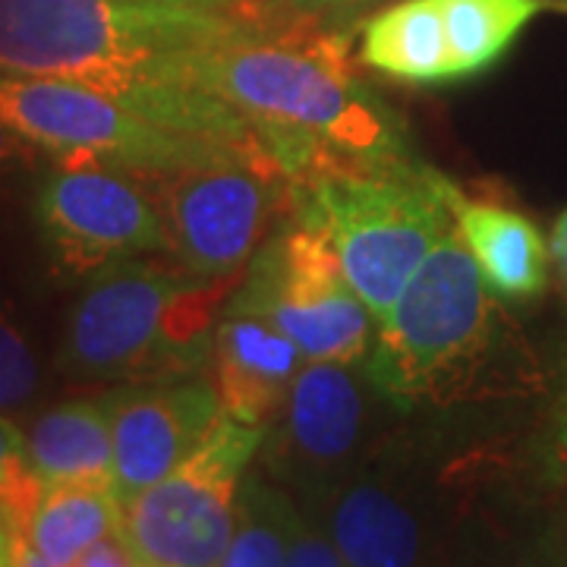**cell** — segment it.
Returning <instances> with one entry per match:
<instances>
[{"instance_id": "1", "label": "cell", "mask_w": 567, "mask_h": 567, "mask_svg": "<svg viewBox=\"0 0 567 567\" xmlns=\"http://www.w3.org/2000/svg\"><path fill=\"white\" fill-rule=\"evenodd\" d=\"M278 10V0L224 10L164 0H0V73L82 82L148 121L271 158L256 123L205 89L203 66L218 44L262 29Z\"/></svg>"}, {"instance_id": "2", "label": "cell", "mask_w": 567, "mask_h": 567, "mask_svg": "<svg viewBox=\"0 0 567 567\" xmlns=\"http://www.w3.org/2000/svg\"><path fill=\"white\" fill-rule=\"evenodd\" d=\"M203 85L252 123L303 133L347 158H416L404 121L357 76L344 35L297 7L218 44L205 58Z\"/></svg>"}, {"instance_id": "3", "label": "cell", "mask_w": 567, "mask_h": 567, "mask_svg": "<svg viewBox=\"0 0 567 567\" xmlns=\"http://www.w3.org/2000/svg\"><path fill=\"white\" fill-rule=\"evenodd\" d=\"M454 193L457 183L420 158L338 155L290 183L297 221L324 230L375 322L454 230Z\"/></svg>"}, {"instance_id": "4", "label": "cell", "mask_w": 567, "mask_h": 567, "mask_svg": "<svg viewBox=\"0 0 567 567\" xmlns=\"http://www.w3.org/2000/svg\"><path fill=\"white\" fill-rule=\"evenodd\" d=\"M234 278L123 259L95 271L70 309L61 365L80 379L189 375L215 350V312Z\"/></svg>"}, {"instance_id": "5", "label": "cell", "mask_w": 567, "mask_h": 567, "mask_svg": "<svg viewBox=\"0 0 567 567\" xmlns=\"http://www.w3.org/2000/svg\"><path fill=\"white\" fill-rule=\"evenodd\" d=\"M0 121L61 164H102L130 177L164 181L221 164H252L281 174L271 158L148 121L82 82L0 73Z\"/></svg>"}, {"instance_id": "6", "label": "cell", "mask_w": 567, "mask_h": 567, "mask_svg": "<svg viewBox=\"0 0 567 567\" xmlns=\"http://www.w3.org/2000/svg\"><path fill=\"white\" fill-rule=\"evenodd\" d=\"M488 324L492 290L454 227L379 322L365 375L394 401L432 398L480 357Z\"/></svg>"}, {"instance_id": "7", "label": "cell", "mask_w": 567, "mask_h": 567, "mask_svg": "<svg viewBox=\"0 0 567 567\" xmlns=\"http://www.w3.org/2000/svg\"><path fill=\"white\" fill-rule=\"evenodd\" d=\"M262 425L221 413L162 483L121 502V536L142 567H218L240 514V480Z\"/></svg>"}, {"instance_id": "8", "label": "cell", "mask_w": 567, "mask_h": 567, "mask_svg": "<svg viewBox=\"0 0 567 567\" xmlns=\"http://www.w3.org/2000/svg\"><path fill=\"white\" fill-rule=\"evenodd\" d=\"M227 309L275 324L312 363L353 365L372 347L375 316L347 281L324 230L306 221L278 230L249 259V271Z\"/></svg>"}, {"instance_id": "9", "label": "cell", "mask_w": 567, "mask_h": 567, "mask_svg": "<svg viewBox=\"0 0 567 567\" xmlns=\"http://www.w3.org/2000/svg\"><path fill=\"white\" fill-rule=\"evenodd\" d=\"M35 221L51 259L76 278L174 249L162 208L130 174L102 164H61L39 186Z\"/></svg>"}, {"instance_id": "10", "label": "cell", "mask_w": 567, "mask_h": 567, "mask_svg": "<svg viewBox=\"0 0 567 567\" xmlns=\"http://www.w3.org/2000/svg\"><path fill=\"white\" fill-rule=\"evenodd\" d=\"M164 218L183 268L199 278H237L262 240L284 174L221 164L164 177Z\"/></svg>"}, {"instance_id": "11", "label": "cell", "mask_w": 567, "mask_h": 567, "mask_svg": "<svg viewBox=\"0 0 567 567\" xmlns=\"http://www.w3.org/2000/svg\"><path fill=\"white\" fill-rule=\"evenodd\" d=\"M114 439V495L126 502L199 447L221 416L218 388L189 375L148 379L102 398Z\"/></svg>"}, {"instance_id": "12", "label": "cell", "mask_w": 567, "mask_h": 567, "mask_svg": "<svg viewBox=\"0 0 567 567\" xmlns=\"http://www.w3.org/2000/svg\"><path fill=\"white\" fill-rule=\"evenodd\" d=\"M215 388L221 413L265 425L287 401L303 350L259 316L227 309L215 328Z\"/></svg>"}, {"instance_id": "13", "label": "cell", "mask_w": 567, "mask_h": 567, "mask_svg": "<svg viewBox=\"0 0 567 567\" xmlns=\"http://www.w3.org/2000/svg\"><path fill=\"white\" fill-rule=\"evenodd\" d=\"M454 227L486 287L507 303H529L548 287V244L520 208L454 193Z\"/></svg>"}, {"instance_id": "14", "label": "cell", "mask_w": 567, "mask_h": 567, "mask_svg": "<svg viewBox=\"0 0 567 567\" xmlns=\"http://www.w3.org/2000/svg\"><path fill=\"white\" fill-rule=\"evenodd\" d=\"M360 61L404 85H447L454 61L439 0H391L363 25Z\"/></svg>"}, {"instance_id": "15", "label": "cell", "mask_w": 567, "mask_h": 567, "mask_svg": "<svg viewBox=\"0 0 567 567\" xmlns=\"http://www.w3.org/2000/svg\"><path fill=\"white\" fill-rule=\"evenodd\" d=\"M363 410V391L350 365L306 360L284 401L287 439L309 464H334L357 445Z\"/></svg>"}, {"instance_id": "16", "label": "cell", "mask_w": 567, "mask_h": 567, "mask_svg": "<svg viewBox=\"0 0 567 567\" xmlns=\"http://www.w3.org/2000/svg\"><path fill=\"white\" fill-rule=\"evenodd\" d=\"M25 461L44 486L114 488V439L102 401H70L41 413L25 435Z\"/></svg>"}, {"instance_id": "17", "label": "cell", "mask_w": 567, "mask_h": 567, "mask_svg": "<svg viewBox=\"0 0 567 567\" xmlns=\"http://www.w3.org/2000/svg\"><path fill=\"white\" fill-rule=\"evenodd\" d=\"M445 17L454 80L488 73L514 48L529 22L548 10H567L561 0H439Z\"/></svg>"}, {"instance_id": "18", "label": "cell", "mask_w": 567, "mask_h": 567, "mask_svg": "<svg viewBox=\"0 0 567 567\" xmlns=\"http://www.w3.org/2000/svg\"><path fill=\"white\" fill-rule=\"evenodd\" d=\"M331 536L350 567H413L420 555L416 520L388 492L372 486L341 498Z\"/></svg>"}, {"instance_id": "19", "label": "cell", "mask_w": 567, "mask_h": 567, "mask_svg": "<svg viewBox=\"0 0 567 567\" xmlns=\"http://www.w3.org/2000/svg\"><path fill=\"white\" fill-rule=\"evenodd\" d=\"M121 529V498L111 486H44L25 539L58 567H73L99 539Z\"/></svg>"}, {"instance_id": "20", "label": "cell", "mask_w": 567, "mask_h": 567, "mask_svg": "<svg viewBox=\"0 0 567 567\" xmlns=\"http://www.w3.org/2000/svg\"><path fill=\"white\" fill-rule=\"evenodd\" d=\"M297 527L300 524L281 495L249 483L240 492L237 529L218 567H284Z\"/></svg>"}, {"instance_id": "21", "label": "cell", "mask_w": 567, "mask_h": 567, "mask_svg": "<svg viewBox=\"0 0 567 567\" xmlns=\"http://www.w3.org/2000/svg\"><path fill=\"white\" fill-rule=\"evenodd\" d=\"M39 391V363L25 338L0 319V410H20Z\"/></svg>"}, {"instance_id": "22", "label": "cell", "mask_w": 567, "mask_h": 567, "mask_svg": "<svg viewBox=\"0 0 567 567\" xmlns=\"http://www.w3.org/2000/svg\"><path fill=\"white\" fill-rule=\"evenodd\" d=\"M284 567H344V558L334 546H328L322 536L297 527L293 543L287 551V565Z\"/></svg>"}, {"instance_id": "23", "label": "cell", "mask_w": 567, "mask_h": 567, "mask_svg": "<svg viewBox=\"0 0 567 567\" xmlns=\"http://www.w3.org/2000/svg\"><path fill=\"white\" fill-rule=\"evenodd\" d=\"M73 567H142L140 558L133 555V548L130 543L121 536V529L117 533H111V536H104L99 539L95 546H89L80 555V561Z\"/></svg>"}, {"instance_id": "24", "label": "cell", "mask_w": 567, "mask_h": 567, "mask_svg": "<svg viewBox=\"0 0 567 567\" xmlns=\"http://www.w3.org/2000/svg\"><path fill=\"white\" fill-rule=\"evenodd\" d=\"M32 155H35V145L22 140L20 133H13L7 123L0 121V183L7 181L13 171H20L32 162Z\"/></svg>"}, {"instance_id": "25", "label": "cell", "mask_w": 567, "mask_h": 567, "mask_svg": "<svg viewBox=\"0 0 567 567\" xmlns=\"http://www.w3.org/2000/svg\"><path fill=\"white\" fill-rule=\"evenodd\" d=\"M25 457V439L17 432V425H10L0 416V483L7 480V473Z\"/></svg>"}, {"instance_id": "26", "label": "cell", "mask_w": 567, "mask_h": 567, "mask_svg": "<svg viewBox=\"0 0 567 567\" xmlns=\"http://www.w3.org/2000/svg\"><path fill=\"white\" fill-rule=\"evenodd\" d=\"M548 256L555 265V275L561 284V293L567 297V208L551 224V240H548Z\"/></svg>"}, {"instance_id": "27", "label": "cell", "mask_w": 567, "mask_h": 567, "mask_svg": "<svg viewBox=\"0 0 567 567\" xmlns=\"http://www.w3.org/2000/svg\"><path fill=\"white\" fill-rule=\"evenodd\" d=\"M379 3H388V0H324L322 13L319 17H331V20H353L360 17L369 7H379Z\"/></svg>"}, {"instance_id": "28", "label": "cell", "mask_w": 567, "mask_h": 567, "mask_svg": "<svg viewBox=\"0 0 567 567\" xmlns=\"http://www.w3.org/2000/svg\"><path fill=\"white\" fill-rule=\"evenodd\" d=\"M10 548H13V567H58L51 565L29 539H20V536H17V539H10Z\"/></svg>"}, {"instance_id": "29", "label": "cell", "mask_w": 567, "mask_h": 567, "mask_svg": "<svg viewBox=\"0 0 567 567\" xmlns=\"http://www.w3.org/2000/svg\"><path fill=\"white\" fill-rule=\"evenodd\" d=\"M558 454L567 464V382L565 394H561V404H558Z\"/></svg>"}, {"instance_id": "30", "label": "cell", "mask_w": 567, "mask_h": 567, "mask_svg": "<svg viewBox=\"0 0 567 567\" xmlns=\"http://www.w3.org/2000/svg\"><path fill=\"white\" fill-rule=\"evenodd\" d=\"M0 567H13V548H10V533L0 527Z\"/></svg>"}, {"instance_id": "31", "label": "cell", "mask_w": 567, "mask_h": 567, "mask_svg": "<svg viewBox=\"0 0 567 567\" xmlns=\"http://www.w3.org/2000/svg\"><path fill=\"white\" fill-rule=\"evenodd\" d=\"M164 3H193V7H218V10H224V7H237L240 0H164Z\"/></svg>"}, {"instance_id": "32", "label": "cell", "mask_w": 567, "mask_h": 567, "mask_svg": "<svg viewBox=\"0 0 567 567\" xmlns=\"http://www.w3.org/2000/svg\"><path fill=\"white\" fill-rule=\"evenodd\" d=\"M287 7H297V10H303V13H322V3L324 0H284Z\"/></svg>"}, {"instance_id": "33", "label": "cell", "mask_w": 567, "mask_h": 567, "mask_svg": "<svg viewBox=\"0 0 567 567\" xmlns=\"http://www.w3.org/2000/svg\"><path fill=\"white\" fill-rule=\"evenodd\" d=\"M561 3H567V0H561Z\"/></svg>"}]
</instances>
